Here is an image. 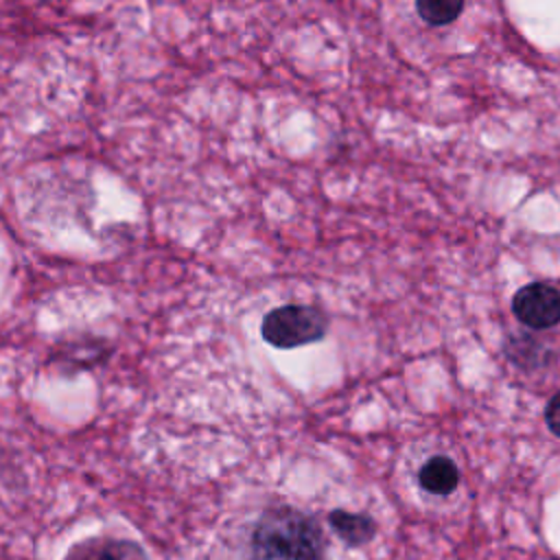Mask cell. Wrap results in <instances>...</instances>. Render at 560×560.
<instances>
[{
  "mask_svg": "<svg viewBox=\"0 0 560 560\" xmlns=\"http://www.w3.org/2000/svg\"><path fill=\"white\" fill-rule=\"evenodd\" d=\"M324 542L311 516L273 508L256 521L241 560H324Z\"/></svg>",
  "mask_w": 560,
  "mask_h": 560,
  "instance_id": "1",
  "label": "cell"
},
{
  "mask_svg": "<svg viewBox=\"0 0 560 560\" xmlns=\"http://www.w3.org/2000/svg\"><path fill=\"white\" fill-rule=\"evenodd\" d=\"M420 486L431 492V494H451L459 481L457 468L448 457H431L422 468H420Z\"/></svg>",
  "mask_w": 560,
  "mask_h": 560,
  "instance_id": "4",
  "label": "cell"
},
{
  "mask_svg": "<svg viewBox=\"0 0 560 560\" xmlns=\"http://www.w3.org/2000/svg\"><path fill=\"white\" fill-rule=\"evenodd\" d=\"M512 311L529 328H549L560 322V291L545 282H532L514 295Z\"/></svg>",
  "mask_w": 560,
  "mask_h": 560,
  "instance_id": "3",
  "label": "cell"
},
{
  "mask_svg": "<svg viewBox=\"0 0 560 560\" xmlns=\"http://www.w3.org/2000/svg\"><path fill=\"white\" fill-rule=\"evenodd\" d=\"M464 7V0H416V9L427 24L442 26L453 22Z\"/></svg>",
  "mask_w": 560,
  "mask_h": 560,
  "instance_id": "7",
  "label": "cell"
},
{
  "mask_svg": "<svg viewBox=\"0 0 560 560\" xmlns=\"http://www.w3.org/2000/svg\"><path fill=\"white\" fill-rule=\"evenodd\" d=\"M77 560H147L142 549L129 540H96L79 551Z\"/></svg>",
  "mask_w": 560,
  "mask_h": 560,
  "instance_id": "6",
  "label": "cell"
},
{
  "mask_svg": "<svg viewBox=\"0 0 560 560\" xmlns=\"http://www.w3.org/2000/svg\"><path fill=\"white\" fill-rule=\"evenodd\" d=\"M332 529L337 532L339 538H343L348 545H363L368 542L376 527H374V521L365 514H352V512H343V510H335L330 516H328Z\"/></svg>",
  "mask_w": 560,
  "mask_h": 560,
  "instance_id": "5",
  "label": "cell"
},
{
  "mask_svg": "<svg viewBox=\"0 0 560 560\" xmlns=\"http://www.w3.org/2000/svg\"><path fill=\"white\" fill-rule=\"evenodd\" d=\"M326 326L322 311L304 304H287L265 315L260 332L273 348H298L322 339Z\"/></svg>",
  "mask_w": 560,
  "mask_h": 560,
  "instance_id": "2",
  "label": "cell"
},
{
  "mask_svg": "<svg viewBox=\"0 0 560 560\" xmlns=\"http://www.w3.org/2000/svg\"><path fill=\"white\" fill-rule=\"evenodd\" d=\"M545 418H547V424L551 429V433H556L560 438V394H556L549 405H547V411H545Z\"/></svg>",
  "mask_w": 560,
  "mask_h": 560,
  "instance_id": "8",
  "label": "cell"
}]
</instances>
